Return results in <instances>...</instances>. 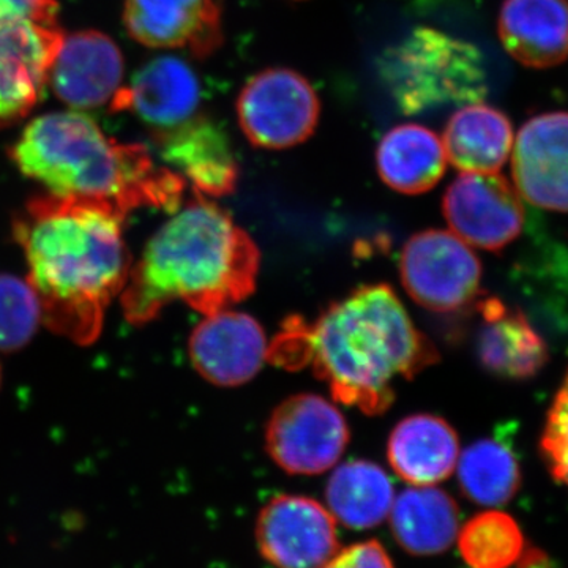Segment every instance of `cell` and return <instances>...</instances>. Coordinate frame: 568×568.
<instances>
[{"instance_id":"obj_1","label":"cell","mask_w":568,"mask_h":568,"mask_svg":"<svg viewBox=\"0 0 568 568\" xmlns=\"http://www.w3.org/2000/svg\"><path fill=\"white\" fill-rule=\"evenodd\" d=\"M272 364L312 368L343 405L386 413L396 379H413L439 355L387 284L358 287L315 323L290 317L267 351Z\"/></svg>"},{"instance_id":"obj_2","label":"cell","mask_w":568,"mask_h":568,"mask_svg":"<svg viewBox=\"0 0 568 568\" xmlns=\"http://www.w3.org/2000/svg\"><path fill=\"white\" fill-rule=\"evenodd\" d=\"M123 219L102 201L50 194L29 201L14 222L41 320L78 345L99 338L106 306L132 271Z\"/></svg>"},{"instance_id":"obj_3","label":"cell","mask_w":568,"mask_h":568,"mask_svg":"<svg viewBox=\"0 0 568 568\" xmlns=\"http://www.w3.org/2000/svg\"><path fill=\"white\" fill-rule=\"evenodd\" d=\"M260 264L248 233L194 190L132 265L122 290L123 315L132 324L151 323L173 301L212 315L253 293Z\"/></svg>"},{"instance_id":"obj_4","label":"cell","mask_w":568,"mask_h":568,"mask_svg":"<svg viewBox=\"0 0 568 568\" xmlns=\"http://www.w3.org/2000/svg\"><path fill=\"white\" fill-rule=\"evenodd\" d=\"M21 173L58 196L102 201L125 213L181 207L185 179L153 163L142 144H122L81 112H54L29 123L11 149Z\"/></svg>"},{"instance_id":"obj_5","label":"cell","mask_w":568,"mask_h":568,"mask_svg":"<svg viewBox=\"0 0 568 568\" xmlns=\"http://www.w3.org/2000/svg\"><path fill=\"white\" fill-rule=\"evenodd\" d=\"M379 73L407 115L447 104L481 102L487 95L484 58L474 44L433 28L414 29L384 52Z\"/></svg>"},{"instance_id":"obj_6","label":"cell","mask_w":568,"mask_h":568,"mask_svg":"<svg viewBox=\"0 0 568 568\" xmlns=\"http://www.w3.org/2000/svg\"><path fill=\"white\" fill-rule=\"evenodd\" d=\"M320 115L315 88L290 69L254 74L237 100L239 123L246 140L267 151H283L308 140Z\"/></svg>"},{"instance_id":"obj_7","label":"cell","mask_w":568,"mask_h":568,"mask_svg":"<svg viewBox=\"0 0 568 568\" xmlns=\"http://www.w3.org/2000/svg\"><path fill=\"white\" fill-rule=\"evenodd\" d=\"M399 275L409 297L429 312H458L480 294V261L466 242L448 231L413 235L399 257Z\"/></svg>"},{"instance_id":"obj_8","label":"cell","mask_w":568,"mask_h":568,"mask_svg":"<svg viewBox=\"0 0 568 568\" xmlns=\"http://www.w3.org/2000/svg\"><path fill=\"white\" fill-rule=\"evenodd\" d=\"M349 444V426L338 407L320 395L290 396L275 407L265 428V448L276 465L295 476L334 467Z\"/></svg>"},{"instance_id":"obj_9","label":"cell","mask_w":568,"mask_h":568,"mask_svg":"<svg viewBox=\"0 0 568 568\" xmlns=\"http://www.w3.org/2000/svg\"><path fill=\"white\" fill-rule=\"evenodd\" d=\"M256 541L275 568H323L338 551L334 515L304 496L274 497L257 517Z\"/></svg>"},{"instance_id":"obj_10","label":"cell","mask_w":568,"mask_h":568,"mask_svg":"<svg viewBox=\"0 0 568 568\" xmlns=\"http://www.w3.org/2000/svg\"><path fill=\"white\" fill-rule=\"evenodd\" d=\"M443 209L452 233L487 252L517 241L525 224L517 190L497 173H463L448 186Z\"/></svg>"},{"instance_id":"obj_11","label":"cell","mask_w":568,"mask_h":568,"mask_svg":"<svg viewBox=\"0 0 568 568\" xmlns=\"http://www.w3.org/2000/svg\"><path fill=\"white\" fill-rule=\"evenodd\" d=\"M511 175L523 200L568 212V112L536 115L521 126L511 149Z\"/></svg>"},{"instance_id":"obj_12","label":"cell","mask_w":568,"mask_h":568,"mask_svg":"<svg viewBox=\"0 0 568 568\" xmlns=\"http://www.w3.org/2000/svg\"><path fill=\"white\" fill-rule=\"evenodd\" d=\"M63 37L59 26L36 21L0 26V129L21 121L39 102Z\"/></svg>"},{"instance_id":"obj_13","label":"cell","mask_w":568,"mask_h":568,"mask_svg":"<svg viewBox=\"0 0 568 568\" xmlns=\"http://www.w3.org/2000/svg\"><path fill=\"white\" fill-rule=\"evenodd\" d=\"M263 327L246 313L220 310L205 316L190 336V358L204 379L215 386L248 383L267 358Z\"/></svg>"},{"instance_id":"obj_14","label":"cell","mask_w":568,"mask_h":568,"mask_svg":"<svg viewBox=\"0 0 568 568\" xmlns=\"http://www.w3.org/2000/svg\"><path fill=\"white\" fill-rule=\"evenodd\" d=\"M223 0H125L123 20L132 39L149 48H186L196 58L222 44Z\"/></svg>"},{"instance_id":"obj_15","label":"cell","mask_w":568,"mask_h":568,"mask_svg":"<svg viewBox=\"0 0 568 568\" xmlns=\"http://www.w3.org/2000/svg\"><path fill=\"white\" fill-rule=\"evenodd\" d=\"M122 78L121 50L110 37L95 31L63 37L48 73L55 95L80 110L112 102Z\"/></svg>"},{"instance_id":"obj_16","label":"cell","mask_w":568,"mask_h":568,"mask_svg":"<svg viewBox=\"0 0 568 568\" xmlns=\"http://www.w3.org/2000/svg\"><path fill=\"white\" fill-rule=\"evenodd\" d=\"M203 88L192 67L174 55H160L145 63L132 84L119 89L112 110L133 111L155 133L178 129L200 112Z\"/></svg>"},{"instance_id":"obj_17","label":"cell","mask_w":568,"mask_h":568,"mask_svg":"<svg viewBox=\"0 0 568 568\" xmlns=\"http://www.w3.org/2000/svg\"><path fill=\"white\" fill-rule=\"evenodd\" d=\"M160 155L193 190L207 196H226L237 186L241 168L223 126L197 114L192 121L168 132L153 133Z\"/></svg>"},{"instance_id":"obj_18","label":"cell","mask_w":568,"mask_h":568,"mask_svg":"<svg viewBox=\"0 0 568 568\" xmlns=\"http://www.w3.org/2000/svg\"><path fill=\"white\" fill-rule=\"evenodd\" d=\"M476 349L480 365L503 379H530L547 365L548 347L528 317L491 297L478 305Z\"/></svg>"},{"instance_id":"obj_19","label":"cell","mask_w":568,"mask_h":568,"mask_svg":"<svg viewBox=\"0 0 568 568\" xmlns=\"http://www.w3.org/2000/svg\"><path fill=\"white\" fill-rule=\"evenodd\" d=\"M497 31L515 61L529 69H551L568 59V2L506 0Z\"/></svg>"},{"instance_id":"obj_20","label":"cell","mask_w":568,"mask_h":568,"mask_svg":"<svg viewBox=\"0 0 568 568\" xmlns=\"http://www.w3.org/2000/svg\"><path fill=\"white\" fill-rule=\"evenodd\" d=\"M459 439L444 418L416 414L390 433L387 458L396 476L414 487L446 480L457 469Z\"/></svg>"},{"instance_id":"obj_21","label":"cell","mask_w":568,"mask_h":568,"mask_svg":"<svg viewBox=\"0 0 568 568\" xmlns=\"http://www.w3.org/2000/svg\"><path fill=\"white\" fill-rule=\"evenodd\" d=\"M514 129L503 111L484 102L459 108L446 125L447 162L462 173L496 174L514 149Z\"/></svg>"},{"instance_id":"obj_22","label":"cell","mask_w":568,"mask_h":568,"mask_svg":"<svg viewBox=\"0 0 568 568\" xmlns=\"http://www.w3.org/2000/svg\"><path fill=\"white\" fill-rule=\"evenodd\" d=\"M377 173L388 189L422 194L446 174L447 155L435 132L417 123L395 126L379 142Z\"/></svg>"},{"instance_id":"obj_23","label":"cell","mask_w":568,"mask_h":568,"mask_svg":"<svg viewBox=\"0 0 568 568\" xmlns=\"http://www.w3.org/2000/svg\"><path fill=\"white\" fill-rule=\"evenodd\" d=\"M390 525L396 541L409 555H440L457 540L458 506L446 491L435 485H413L395 497Z\"/></svg>"},{"instance_id":"obj_24","label":"cell","mask_w":568,"mask_h":568,"mask_svg":"<svg viewBox=\"0 0 568 568\" xmlns=\"http://www.w3.org/2000/svg\"><path fill=\"white\" fill-rule=\"evenodd\" d=\"M328 511L351 529H369L390 515L395 491L383 467L365 459L345 463L325 488Z\"/></svg>"},{"instance_id":"obj_25","label":"cell","mask_w":568,"mask_h":568,"mask_svg":"<svg viewBox=\"0 0 568 568\" xmlns=\"http://www.w3.org/2000/svg\"><path fill=\"white\" fill-rule=\"evenodd\" d=\"M457 469L463 493L480 506H504L521 484L517 455L506 439L470 444L459 454Z\"/></svg>"},{"instance_id":"obj_26","label":"cell","mask_w":568,"mask_h":568,"mask_svg":"<svg viewBox=\"0 0 568 568\" xmlns=\"http://www.w3.org/2000/svg\"><path fill=\"white\" fill-rule=\"evenodd\" d=\"M458 548L470 568H510L525 552L518 523L504 511L478 514L458 530Z\"/></svg>"},{"instance_id":"obj_27","label":"cell","mask_w":568,"mask_h":568,"mask_svg":"<svg viewBox=\"0 0 568 568\" xmlns=\"http://www.w3.org/2000/svg\"><path fill=\"white\" fill-rule=\"evenodd\" d=\"M41 321V306L29 282L0 275V351L11 353L31 342Z\"/></svg>"},{"instance_id":"obj_28","label":"cell","mask_w":568,"mask_h":568,"mask_svg":"<svg viewBox=\"0 0 568 568\" xmlns=\"http://www.w3.org/2000/svg\"><path fill=\"white\" fill-rule=\"evenodd\" d=\"M540 446L552 476L568 488V372L549 409Z\"/></svg>"},{"instance_id":"obj_29","label":"cell","mask_w":568,"mask_h":568,"mask_svg":"<svg viewBox=\"0 0 568 568\" xmlns=\"http://www.w3.org/2000/svg\"><path fill=\"white\" fill-rule=\"evenodd\" d=\"M323 568H394V562L379 541L366 540L336 551Z\"/></svg>"},{"instance_id":"obj_30","label":"cell","mask_w":568,"mask_h":568,"mask_svg":"<svg viewBox=\"0 0 568 568\" xmlns=\"http://www.w3.org/2000/svg\"><path fill=\"white\" fill-rule=\"evenodd\" d=\"M58 10L55 0H0V26L17 21L59 26Z\"/></svg>"},{"instance_id":"obj_31","label":"cell","mask_w":568,"mask_h":568,"mask_svg":"<svg viewBox=\"0 0 568 568\" xmlns=\"http://www.w3.org/2000/svg\"><path fill=\"white\" fill-rule=\"evenodd\" d=\"M515 566H518L517 568H551L547 556L538 549H529V551L523 552L521 558Z\"/></svg>"}]
</instances>
